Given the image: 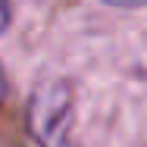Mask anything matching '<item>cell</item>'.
<instances>
[{"label":"cell","instance_id":"6da1fadb","mask_svg":"<svg viewBox=\"0 0 147 147\" xmlns=\"http://www.w3.org/2000/svg\"><path fill=\"white\" fill-rule=\"evenodd\" d=\"M25 131L38 147H75V88L69 78H41L25 100Z\"/></svg>","mask_w":147,"mask_h":147},{"label":"cell","instance_id":"7a4b0ae2","mask_svg":"<svg viewBox=\"0 0 147 147\" xmlns=\"http://www.w3.org/2000/svg\"><path fill=\"white\" fill-rule=\"evenodd\" d=\"M9 13H13L9 0H0V31H6V28H9Z\"/></svg>","mask_w":147,"mask_h":147}]
</instances>
